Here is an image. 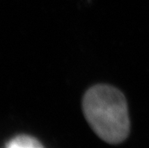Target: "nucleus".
I'll use <instances>...</instances> for the list:
<instances>
[{"mask_svg": "<svg viewBox=\"0 0 149 148\" xmlns=\"http://www.w3.org/2000/svg\"><path fill=\"white\" fill-rule=\"evenodd\" d=\"M83 110L93 131L106 143L118 145L129 136L128 105L115 87L98 84L89 88L83 96Z\"/></svg>", "mask_w": 149, "mask_h": 148, "instance_id": "1", "label": "nucleus"}, {"mask_svg": "<svg viewBox=\"0 0 149 148\" xmlns=\"http://www.w3.org/2000/svg\"><path fill=\"white\" fill-rule=\"evenodd\" d=\"M8 148H41L43 147L36 138L26 135H20L11 138L6 144Z\"/></svg>", "mask_w": 149, "mask_h": 148, "instance_id": "2", "label": "nucleus"}]
</instances>
